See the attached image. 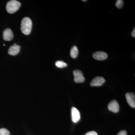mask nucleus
I'll return each instance as SVG.
<instances>
[{"instance_id": "3", "label": "nucleus", "mask_w": 135, "mask_h": 135, "mask_svg": "<svg viewBox=\"0 0 135 135\" xmlns=\"http://www.w3.org/2000/svg\"><path fill=\"white\" fill-rule=\"evenodd\" d=\"M74 81L76 83H81L84 82L85 78L83 73L80 70H75L73 71Z\"/></svg>"}, {"instance_id": "14", "label": "nucleus", "mask_w": 135, "mask_h": 135, "mask_svg": "<svg viewBox=\"0 0 135 135\" xmlns=\"http://www.w3.org/2000/svg\"><path fill=\"white\" fill-rule=\"evenodd\" d=\"M115 5L118 9L121 8L123 5V1L122 0H118L116 1Z\"/></svg>"}, {"instance_id": "4", "label": "nucleus", "mask_w": 135, "mask_h": 135, "mask_svg": "<svg viewBox=\"0 0 135 135\" xmlns=\"http://www.w3.org/2000/svg\"><path fill=\"white\" fill-rule=\"evenodd\" d=\"M104 78L101 76H98L94 78L90 83L92 86H101L105 82Z\"/></svg>"}, {"instance_id": "8", "label": "nucleus", "mask_w": 135, "mask_h": 135, "mask_svg": "<svg viewBox=\"0 0 135 135\" xmlns=\"http://www.w3.org/2000/svg\"><path fill=\"white\" fill-rule=\"evenodd\" d=\"M93 57L96 60H105L107 58L108 55L103 51H97L93 54Z\"/></svg>"}, {"instance_id": "12", "label": "nucleus", "mask_w": 135, "mask_h": 135, "mask_svg": "<svg viewBox=\"0 0 135 135\" xmlns=\"http://www.w3.org/2000/svg\"><path fill=\"white\" fill-rule=\"evenodd\" d=\"M55 65L57 67L59 68H63L66 67L67 66V64L64 61L59 60L56 62Z\"/></svg>"}, {"instance_id": "9", "label": "nucleus", "mask_w": 135, "mask_h": 135, "mask_svg": "<svg viewBox=\"0 0 135 135\" xmlns=\"http://www.w3.org/2000/svg\"><path fill=\"white\" fill-rule=\"evenodd\" d=\"M3 36L4 40L10 41L13 39L14 37L13 32L9 28H7L3 31Z\"/></svg>"}, {"instance_id": "1", "label": "nucleus", "mask_w": 135, "mask_h": 135, "mask_svg": "<svg viewBox=\"0 0 135 135\" xmlns=\"http://www.w3.org/2000/svg\"><path fill=\"white\" fill-rule=\"evenodd\" d=\"M32 26V20L28 17H26L22 19L21 24V29L24 34L28 35L31 31Z\"/></svg>"}, {"instance_id": "2", "label": "nucleus", "mask_w": 135, "mask_h": 135, "mask_svg": "<svg viewBox=\"0 0 135 135\" xmlns=\"http://www.w3.org/2000/svg\"><path fill=\"white\" fill-rule=\"evenodd\" d=\"M21 6L19 2L16 0H12L9 1L6 5V10L10 14H13L16 12Z\"/></svg>"}, {"instance_id": "16", "label": "nucleus", "mask_w": 135, "mask_h": 135, "mask_svg": "<svg viewBox=\"0 0 135 135\" xmlns=\"http://www.w3.org/2000/svg\"><path fill=\"white\" fill-rule=\"evenodd\" d=\"M127 132L126 130L120 131L117 135H127Z\"/></svg>"}, {"instance_id": "6", "label": "nucleus", "mask_w": 135, "mask_h": 135, "mask_svg": "<svg viewBox=\"0 0 135 135\" xmlns=\"http://www.w3.org/2000/svg\"><path fill=\"white\" fill-rule=\"evenodd\" d=\"M71 118L73 122L77 123L80 119V114L79 110L75 107L71 109Z\"/></svg>"}, {"instance_id": "17", "label": "nucleus", "mask_w": 135, "mask_h": 135, "mask_svg": "<svg viewBox=\"0 0 135 135\" xmlns=\"http://www.w3.org/2000/svg\"><path fill=\"white\" fill-rule=\"evenodd\" d=\"M131 36H133L134 38H135V27L134 28V29H133V31H132V33H131Z\"/></svg>"}, {"instance_id": "11", "label": "nucleus", "mask_w": 135, "mask_h": 135, "mask_svg": "<svg viewBox=\"0 0 135 135\" xmlns=\"http://www.w3.org/2000/svg\"><path fill=\"white\" fill-rule=\"evenodd\" d=\"M79 54V50L77 46H74L70 50V56L72 58H76Z\"/></svg>"}, {"instance_id": "10", "label": "nucleus", "mask_w": 135, "mask_h": 135, "mask_svg": "<svg viewBox=\"0 0 135 135\" xmlns=\"http://www.w3.org/2000/svg\"><path fill=\"white\" fill-rule=\"evenodd\" d=\"M20 46L15 43L11 46L8 50V54L11 56H15L17 55L20 51Z\"/></svg>"}, {"instance_id": "15", "label": "nucleus", "mask_w": 135, "mask_h": 135, "mask_svg": "<svg viewBox=\"0 0 135 135\" xmlns=\"http://www.w3.org/2000/svg\"><path fill=\"white\" fill-rule=\"evenodd\" d=\"M85 135H98V133L95 131H90L86 133Z\"/></svg>"}, {"instance_id": "5", "label": "nucleus", "mask_w": 135, "mask_h": 135, "mask_svg": "<svg viewBox=\"0 0 135 135\" xmlns=\"http://www.w3.org/2000/svg\"><path fill=\"white\" fill-rule=\"evenodd\" d=\"M108 109L109 110L114 113H118L119 110V105L118 101L113 100L110 101L108 104Z\"/></svg>"}, {"instance_id": "7", "label": "nucleus", "mask_w": 135, "mask_h": 135, "mask_svg": "<svg viewBox=\"0 0 135 135\" xmlns=\"http://www.w3.org/2000/svg\"><path fill=\"white\" fill-rule=\"evenodd\" d=\"M127 102L130 106L132 108L135 107V96L134 94L130 92H128L126 95Z\"/></svg>"}, {"instance_id": "13", "label": "nucleus", "mask_w": 135, "mask_h": 135, "mask_svg": "<svg viewBox=\"0 0 135 135\" xmlns=\"http://www.w3.org/2000/svg\"><path fill=\"white\" fill-rule=\"evenodd\" d=\"M0 135H10V132L7 129H0Z\"/></svg>"}, {"instance_id": "18", "label": "nucleus", "mask_w": 135, "mask_h": 135, "mask_svg": "<svg viewBox=\"0 0 135 135\" xmlns=\"http://www.w3.org/2000/svg\"><path fill=\"white\" fill-rule=\"evenodd\" d=\"M82 1L83 2H86V1H87L86 0H82Z\"/></svg>"}]
</instances>
